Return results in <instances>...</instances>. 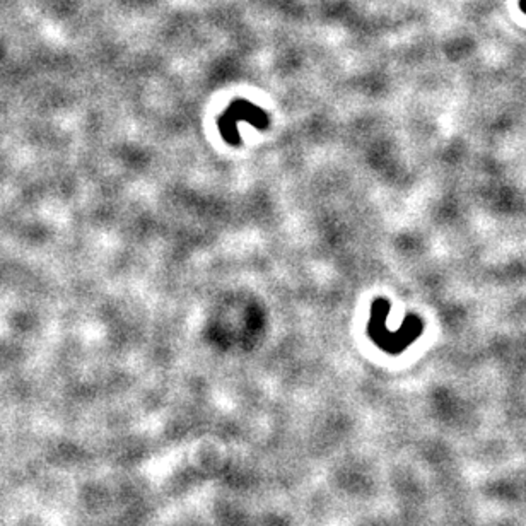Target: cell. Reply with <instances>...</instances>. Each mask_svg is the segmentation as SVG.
I'll return each instance as SVG.
<instances>
[{"label":"cell","instance_id":"obj_1","mask_svg":"<svg viewBox=\"0 0 526 526\" xmlns=\"http://www.w3.org/2000/svg\"><path fill=\"white\" fill-rule=\"evenodd\" d=\"M520 9L526 14V0H520Z\"/></svg>","mask_w":526,"mask_h":526}]
</instances>
